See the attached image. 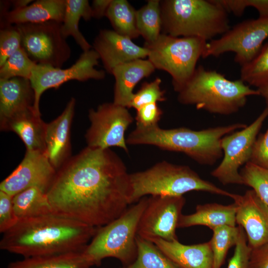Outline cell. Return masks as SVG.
Here are the masks:
<instances>
[{"label":"cell","mask_w":268,"mask_h":268,"mask_svg":"<svg viewBox=\"0 0 268 268\" xmlns=\"http://www.w3.org/2000/svg\"><path fill=\"white\" fill-rule=\"evenodd\" d=\"M130 173L110 149L87 146L58 170L46 194L52 212L98 227L130 204Z\"/></svg>","instance_id":"cell-1"},{"label":"cell","mask_w":268,"mask_h":268,"mask_svg":"<svg viewBox=\"0 0 268 268\" xmlns=\"http://www.w3.org/2000/svg\"><path fill=\"white\" fill-rule=\"evenodd\" d=\"M97 227L53 212L21 220L2 234L0 249L23 258L83 250Z\"/></svg>","instance_id":"cell-2"},{"label":"cell","mask_w":268,"mask_h":268,"mask_svg":"<svg viewBox=\"0 0 268 268\" xmlns=\"http://www.w3.org/2000/svg\"><path fill=\"white\" fill-rule=\"evenodd\" d=\"M246 126L234 123L199 131L184 127L164 129L159 125L149 128L136 127L126 142L129 145H149L182 152L201 165H212L223 155L222 138Z\"/></svg>","instance_id":"cell-3"},{"label":"cell","mask_w":268,"mask_h":268,"mask_svg":"<svg viewBox=\"0 0 268 268\" xmlns=\"http://www.w3.org/2000/svg\"><path fill=\"white\" fill-rule=\"evenodd\" d=\"M177 93L180 103L222 115L237 112L246 105L248 96L260 95L258 89L250 88L240 79H228L222 74L201 65L196 67Z\"/></svg>","instance_id":"cell-4"},{"label":"cell","mask_w":268,"mask_h":268,"mask_svg":"<svg viewBox=\"0 0 268 268\" xmlns=\"http://www.w3.org/2000/svg\"><path fill=\"white\" fill-rule=\"evenodd\" d=\"M162 33L207 41L230 29L227 12L215 0L160 1Z\"/></svg>","instance_id":"cell-5"},{"label":"cell","mask_w":268,"mask_h":268,"mask_svg":"<svg viewBox=\"0 0 268 268\" xmlns=\"http://www.w3.org/2000/svg\"><path fill=\"white\" fill-rule=\"evenodd\" d=\"M130 204L147 195L182 196L191 191H203L232 198L233 194L202 179L186 165L166 161L159 162L144 171L130 174Z\"/></svg>","instance_id":"cell-6"},{"label":"cell","mask_w":268,"mask_h":268,"mask_svg":"<svg viewBox=\"0 0 268 268\" xmlns=\"http://www.w3.org/2000/svg\"><path fill=\"white\" fill-rule=\"evenodd\" d=\"M147 199L141 198L116 219L97 227L93 238L83 249L94 266H100L107 258L119 260L123 266L134 262L137 253L138 226Z\"/></svg>","instance_id":"cell-7"},{"label":"cell","mask_w":268,"mask_h":268,"mask_svg":"<svg viewBox=\"0 0 268 268\" xmlns=\"http://www.w3.org/2000/svg\"><path fill=\"white\" fill-rule=\"evenodd\" d=\"M206 43L199 38L161 33L155 41L145 42L143 47L148 50V60L155 69L171 76L174 90L178 92L193 74Z\"/></svg>","instance_id":"cell-8"},{"label":"cell","mask_w":268,"mask_h":268,"mask_svg":"<svg viewBox=\"0 0 268 268\" xmlns=\"http://www.w3.org/2000/svg\"><path fill=\"white\" fill-rule=\"evenodd\" d=\"M268 39V17L241 22L221 35L206 43L202 58L219 57L227 52L235 54L234 61L241 67L258 54Z\"/></svg>","instance_id":"cell-9"},{"label":"cell","mask_w":268,"mask_h":268,"mask_svg":"<svg viewBox=\"0 0 268 268\" xmlns=\"http://www.w3.org/2000/svg\"><path fill=\"white\" fill-rule=\"evenodd\" d=\"M62 23L50 21L15 25L21 37V47L38 65L61 68L71 50L61 32Z\"/></svg>","instance_id":"cell-10"},{"label":"cell","mask_w":268,"mask_h":268,"mask_svg":"<svg viewBox=\"0 0 268 268\" xmlns=\"http://www.w3.org/2000/svg\"><path fill=\"white\" fill-rule=\"evenodd\" d=\"M268 116V110L265 108L250 125L222 138L223 159L211 172V175L221 184L243 185L239 169L250 161L257 136Z\"/></svg>","instance_id":"cell-11"},{"label":"cell","mask_w":268,"mask_h":268,"mask_svg":"<svg viewBox=\"0 0 268 268\" xmlns=\"http://www.w3.org/2000/svg\"><path fill=\"white\" fill-rule=\"evenodd\" d=\"M128 109L112 102L90 109V126L85 136L87 146L101 149L115 146L128 152L125 134L134 119Z\"/></svg>","instance_id":"cell-12"},{"label":"cell","mask_w":268,"mask_h":268,"mask_svg":"<svg viewBox=\"0 0 268 268\" xmlns=\"http://www.w3.org/2000/svg\"><path fill=\"white\" fill-rule=\"evenodd\" d=\"M99 59L97 52L90 49L83 52L75 63L67 68L36 64L29 79L34 92L33 108L36 113L41 115L40 99L46 90L57 89L63 83L72 80L85 81L90 79H103L105 76V71L95 68L99 64Z\"/></svg>","instance_id":"cell-13"},{"label":"cell","mask_w":268,"mask_h":268,"mask_svg":"<svg viewBox=\"0 0 268 268\" xmlns=\"http://www.w3.org/2000/svg\"><path fill=\"white\" fill-rule=\"evenodd\" d=\"M185 203L183 196H150L139 220L137 235L149 241L178 240L176 230Z\"/></svg>","instance_id":"cell-14"},{"label":"cell","mask_w":268,"mask_h":268,"mask_svg":"<svg viewBox=\"0 0 268 268\" xmlns=\"http://www.w3.org/2000/svg\"><path fill=\"white\" fill-rule=\"evenodd\" d=\"M46 151L26 150L17 167L0 184V191L11 196L31 187L47 192L56 175Z\"/></svg>","instance_id":"cell-15"},{"label":"cell","mask_w":268,"mask_h":268,"mask_svg":"<svg viewBox=\"0 0 268 268\" xmlns=\"http://www.w3.org/2000/svg\"><path fill=\"white\" fill-rule=\"evenodd\" d=\"M231 198L236 205V223L244 229L249 247L268 244V205L253 190Z\"/></svg>","instance_id":"cell-16"},{"label":"cell","mask_w":268,"mask_h":268,"mask_svg":"<svg viewBox=\"0 0 268 268\" xmlns=\"http://www.w3.org/2000/svg\"><path fill=\"white\" fill-rule=\"evenodd\" d=\"M93 50L98 54L106 70L111 74L117 66L148 57V51L134 43L132 39L114 30H100L95 38Z\"/></svg>","instance_id":"cell-17"},{"label":"cell","mask_w":268,"mask_h":268,"mask_svg":"<svg viewBox=\"0 0 268 268\" xmlns=\"http://www.w3.org/2000/svg\"><path fill=\"white\" fill-rule=\"evenodd\" d=\"M75 106V100L71 98L62 113L47 124L46 152L50 163L57 171L71 157L70 128Z\"/></svg>","instance_id":"cell-18"},{"label":"cell","mask_w":268,"mask_h":268,"mask_svg":"<svg viewBox=\"0 0 268 268\" xmlns=\"http://www.w3.org/2000/svg\"><path fill=\"white\" fill-rule=\"evenodd\" d=\"M151 242L170 260L177 268H213L210 242L185 245L178 240L167 241L161 239Z\"/></svg>","instance_id":"cell-19"},{"label":"cell","mask_w":268,"mask_h":268,"mask_svg":"<svg viewBox=\"0 0 268 268\" xmlns=\"http://www.w3.org/2000/svg\"><path fill=\"white\" fill-rule=\"evenodd\" d=\"M65 9L66 0H38L23 8L0 13L1 27L50 21L62 23Z\"/></svg>","instance_id":"cell-20"},{"label":"cell","mask_w":268,"mask_h":268,"mask_svg":"<svg viewBox=\"0 0 268 268\" xmlns=\"http://www.w3.org/2000/svg\"><path fill=\"white\" fill-rule=\"evenodd\" d=\"M34 100V92L29 79H0V123L33 108Z\"/></svg>","instance_id":"cell-21"},{"label":"cell","mask_w":268,"mask_h":268,"mask_svg":"<svg viewBox=\"0 0 268 268\" xmlns=\"http://www.w3.org/2000/svg\"><path fill=\"white\" fill-rule=\"evenodd\" d=\"M47 124L33 108L21 112L0 123L1 131H12L24 142L26 150L46 151Z\"/></svg>","instance_id":"cell-22"},{"label":"cell","mask_w":268,"mask_h":268,"mask_svg":"<svg viewBox=\"0 0 268 268\" xmlns=\"http://www.w3.org/2000/svg\"><path fill=\"white\" fill-rule=\"evenodd\" d=\"M155 69L147 59H137L116 67L112 73L115 79L113 103L128 108L134 95L133 90L142 79Z\"/></svg>","instance_id":"cell-23"},{"label":"cell","mask_w":268,"mask_h":268,"mask_svg":"<svg viewBox=\"0 0 268 268\" xmlns=\"http://www.w3.org/2000/svg\"><path fill=\"white\" fill-rule=\"evenodd\" d=\"M236 213L234 202L228 205L217 203L198 204L194 213L181 215L178 228L202 225L213 230L223 225L236 226Z\"/></svg>","instance_id":"cell-24"},{"label":"cell","mask_w":268,"mask_h":268,"mask_svg":"<svg viewBox=\"0 0 268 268\" xmlns=\"http://www.w3.org/2000/svg\"><path fill=\"white\" fill-rule=\"evenodd\" d=\"M94 266L83 250L61 254L23 258L6 268H90Z\"/></svg>","instance_id":"cell-25"},{"label":"cell","mask_w":268,"mask_h":268,"mask_svg":"<svg viewBox=\"0 0 268 268\" xmlns=\"http://www.w3.org/2000/svg\"><path fill=\"white\" fill-rule=\"evenodd\" d=\"M91 6L87 0H66L64 20L61 32L65 38L71 36L83 52L91 49V46L79 31L78 24L83 18L89 20L92 18Z\"/></svg>","instance_id":"cell-26"},{"label":"cell","mask_w":268,"mask_h":268,"mask_svg":"<svg viewBox=\"0 0 268 268\" xmlns=\"http://www.w3.org/2000/svg\"><path fill=\"white\" fill-rule=\"evenodd\" d=\"M12 202L18 220L52 212L46 192L38 187L17 193L13 196Z\"/></svg>","instance_id":"cell-27"},{"label":"cell","mask_w":268,"mask_h":268,"mask_svg":"<svg viewBox=\"0 0 268 268\" xmlns=\"http://www.w3.org/2000/svg\"><path fill=\"white\" fill-rule=\"evenodd\" d=\"M117 33L131 39L140 34L136 25V10L126 0H112L106 16Z\"/></svg>","instance_id":"cell-28"},{"label":"cell","mask_w":268,"mask_h":268,"mask_svg":"<svg viewBox=\"0 0 268 268\" xmlns=\"http://www.w3.org/2000/svg\"><path fill=\"white\" fill-rule=\"evenodd\" d=\"M136 25L140 35L146 43L155 41L161 34L160 0H149L136 10Z\"/></svg>","instance_id":"cell-29"},{"label":"cell","mask_w":268,"mask_h":268,"mask_svg":"<svg viewBox=\"0 0 268 268\" xmlns=\"http://www.w3.org/2000/svg\"><path fill=\"white\" fill-rule=\"evenodd\" d=\"M137 256L132 264L122 268H177L153 242L137 235Z\"/></svg>","instance_id":"cell-30"},{"label":"cell","mask_w":268,"mask_h":268,"mask_svg":"<svg viewBox=\"0 0 268 268\" xmlns=\"http://www.w3.org/2000/svg\"><path fill=\"white\" fill-rule=\"evenodd\" d=\"M209 241L213 254V268H221L229 249L236 245L240 226L223 225L215 228Z\"/></svg>","instance_id":"cell-31"},{"label":"cell","mask_w":268,"mask_h":268,"mask_svg":"<svg viewBox=\"0 0 268 268\" xmlns=\"http://www.w3.org/2000/svg\"><path fill=\"white\" fill-rule=\"evenodd\" d=\"M240 79L257 88L268 83V40L256 57L241 67Z\"/></svg>","instance_id":"cell-32"},{"label":"cell","mask_w":268,"mask_h":268,"mask_svg":"<svg viewBox=\"0 0 268 268\" xmlns=\"http://www.w3.org/2000/svg\"><path fill=\"white\" fill-rule=\"evenodd\" d=\"M36 65L20 47L0 67V79L22 77L30 79Z\"/></svg>","instance_id":"cell-33"},{"label":"cell","mask_w":268,"mask_h":268,"mask_svg":"<svg viewBox=\"0 0 268 268\" xmlns=\"http://www.w3.org/2000/svg\"><path fill=\"white\" fill-rule=\"evenodd\" d=\"M243 185L252 188L268 205V169L249 161L240 172Z\"/></svg>","instance_id":"cell-34"},{"label":"cell","mask_w":268,"mask_h":268,"mask_svg":"<svg viewBox=\"0 0 268 268\" xmlns=\"http://www.w3.org/2000/svg\"><path fill=\"white\" fill-rule=\"evenodd\" d=\"M161 82V79L157 77L151 82H143L139 90L134 94L128 108L136 110L146 104L165 101V91L160 87Z\"/></svg>","instance_id":"cell-35"},{"label":"cell","mask_w":268,"mask_h":268,"mask_svg":"<svg viewBox=\"0 0 268 268\" xmlns=\"http://www.w3.org/2000/svg\"><path fill=\"white\" fill-rule=\"evenodd\" d=\"M21 47V37L15 25H9L0 30V67Z\"/></svg>","instance_id":"cell-36"},{"label":"cell","mask_w":268,"mask_h":268,"mask_svg":"<svg viewBox=\"0 0 268 268\" xmlns=\"http://www.w3.org/2000/svg\"><path fill=\"white\" fill-rule=\"evenodd\" d=\"M136 111V127L142 128H149L158 126L163 114L162 110L156 103L146 104Z\"/></svg>","instance_id":"cell-37"},{"label":"cell","mask_w":268,"mask_h":268,"mask_svg":"<svg viewBox=\"0 0 268 268\" xmlns=\"http://www.w3.org/2000/svg\"><path fill=\"white\" fill-rule=\"evenodd\" d=\"M12 196L0 191V232L2 234L18 222L12 202Z\"/></svg>","instance_id":"cell-38"},{"label":"cell","mask_w":268,"mask_h":268,"mask_svg":"<svg viewBox=\"0 0 268 268\" xmlns=\"http://www.w3.org/2000/svg\"><path fill=\"white\" fill-rule=\"evenodd\" d=\"M247 239L246 234L240 226L239 238L234 254L228 262L227 268H248L251 249L248 245Z\"/></svg>","instance_id":"cell-39"},{"label":"cell","mask_w":268,"mask_h":268,"mask_svg":"<svg viewBox=\"0 0 268 268\" xmlns=\"http://www.w3.org/2000/svg\"><path fill=\"white\" fill-rule=\"evenodd\" d=\"M250 161L268 169V129L256 139Z\"/></svg>","instance_id":"cell-40"},{"label":"cell","mask_w":268,"mask_h":268,"mask_svg":"<svg viewBox=\"0 0 268 268\" xmlns=\"http://www.w3.org/2000/svg\"><path fill=\"white\" fill-rule=\"evenodd\" d=\"M248 268H268V244L251 249Z\"/></svg>","instance_id":"cell-41"},{"label":"cell","mask_w":268,"mask_h":268,"mask_svg":"<svg viewBox=\"0 0 268 268\" xmlns=\"http://www.w3.org/2000/svg\"><path fill=\"white\" fill-rule=\"evenodd\" d=\"M239 9L244 11L248 7L255 8L259 12V17H268V0H239Z\"/></svg>","instance_id":"cell-42"},{"label":"cell","mask_w":268,"mask_h":268,"mask_svg":"<svg viewBox=\"0 0 268 268\" xmlns=\"http://www.w3.org/2000/svg\"><path fill=\"white\" fill-rule=\"evenodd\" d=\"M112 0H94L91 5L92 16L100 19L106 16L107 9Z\"/></svg>","instance_id":"cell-43"},{"label":"cell","mask_w":268,"mask_h":268,"mask_svg":"<svg viewBox=\"0 0 268 268\" xmlns=\"http://www.w3.org/2000/svg\"><path fill=\"white\" fill-rule=\"evenodd\" d=\"M13 8L12 9H18L23 8L32 3V0H15L9 1Z\"/></svg>","instance_id":"cell-44"},{"label":"cell","mask_w":268,"mask_h":268,"mask_svg":"<svg viewBox=\"0 0 268 268\" xmlns=\"http://www.w3.org/2000/svg\"><path fill=\"white\" fill-rule=\"evenodd\" d=\"M257 89L259 91L260 95L265 99L267 105L266 108L268 110V83Z\"/></svg>","instance_id":"cell-45"}]
</instances>
